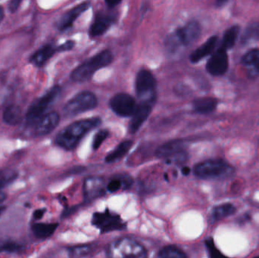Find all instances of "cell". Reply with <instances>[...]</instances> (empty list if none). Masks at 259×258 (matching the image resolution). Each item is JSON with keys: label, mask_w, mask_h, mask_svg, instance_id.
<instances>
[{"label": "cell", "mask_w": 259, "mask_h": 258, "mask_svg": "<svg viewBox=\"0 0 259 258\" xmlns=\"http://www.w3.org/2000/svg\"><path fill=\"white\" fill-rule=\"evenodd\" d=\"M102 124L101 118H91L75 121L62 129L56 137V145L64 149L73 150L90 132Z\"/></svg>", "instance_id": "6da1fadb"}, {"label": "cell", "mask_w": 259, "mask_h": 258, "mask_svg": "<svg viewBox=\"0 0 259 258\" xmlns=\"http://www.w3.org/2000/svg\"><path fill=\"white\" fill-rule=\"evenodd\" d=\"M113 59L114 56L110 50H103L76 68L71 72V80L75 82L88 81L97 71L110 65Z\"/></svg>", "instance_id": "7a4b0ae2"}, {"label": "cell", "mask_w": 259, "mask_h": 258, "mask_svg": "<svg viewBox=\"0 0 259 258\" xmlns=\"http://www.w3.org/2000/svg\"><path fill=\"white\" fill-rule=\"evenodd\" d=\"M200 35L201 27L199 23L196 21H190L167 36L165 40L166 48L170 53H174L180 46L192 45L199 39Z\"/></svg>", "instance_id": "3957f363"}, {"label": "cell", "mask_w": 259, "mask_h": 258, "mask_svg": "<svg viewBox=\"0 0 259 258\" xmlns=\"http://www.w3.org/2000/svg\"><path fill=\"white\" fill-rule=\"evenodd\" d=\"M195 175L203 180H219L231 177L234 169L231 165L220 159L207 160L197 164L193 169Z\"/></svg>", "instance_id": "277c9868"}, {"label": "cell", "mask_w": 259, "mask_h": 258, "mask_svg": "<svg viewBox=\"0 0 259 258\" xmlns=\"http://www.w3.org/2000/svg\"><path fill=\"white\" fill-rule=\"evenodd\" d=\"M108 258H148L147 251L143 245L130 238L116 239L109 244Z\"/></svg>", "instance_id": "5b68a950"}, {"label": "cell", "mask_w": 259, "mask_h": 258, "mask_svg": "<svg viewBox=\"0 0 259 258\" xmlns=\"http://www.w3.org/2000/svg\"><path fill=\"white\" fill-rule=\"evenodd\" d=\"M60 93L61 88L59 86H55L42 97L36 99L29 107L26 114L27 124L34 125L42 116L46 115L47 111L56 101Z\"/></svg>", "instance_id": "8992f818"}, {"label": "cell", "mask_w": 259, "mask_h": 258, "mask_svg": "<svg viewBox=\"0 0 259 258\" xmlns=\"http://www.w3.org/2000/svg\"><path fill=\"white\" fill-rule=\"evenodd\" d=\"M98 106V99L95 94L90 91H83L74 95L63 108L65 115L77 116L80 114L94 110Z\"/></svg>", "instance_id": "52a82bcc"}, {"label": "cell", "mask_w": 259, "mask_h": 258, "mask_svg": "<svg viewBox=\"0 0 259 258\" xmlns=\"http://www.w3.org/2000/svg\"><path fill=\"white\" fill-rule=\"evenodd\" d=\"M156 81L151 71L141 69L137 73L135 80L136 93L141 102L154 105Z\"/></svg>", "instance_id": "ba28073f"}, {"label": "cell", "mask_w": 259, "mask_h": 258, "mask_svg": "<svg viewBox=\"0 0 259 258\" xmlns=\"http://www.w3.org/2000/svg\"><path fill=\"white\" fill-rule=\"evenodd\" d=\"M155 156L158 159H166L167 163H171L173 160L177 163H183L187 159L184 142L180 139L169 141L163 144L157 148Z\"/></svg>", "instance_id": "9c48e42d"}, {"label": "cell", "mask_w": 259, "mask_h": 258, "mask_svg": "<svg viewBox=\"0 0 259 258\" xmlns=\"http://www.w3.org/2000/svg\"><path fill=\"white\" fill-rule=\"evenodd\" d=\"M111 110L119 117L130 118L132 117L137 109L135 98L129 94H116L109 101Z\"/></svg>", "instance_id": "30bf717a"}, {"label": "cell", "mask_w": 259, "mask_h": 258, "mask_svg": "<svg viewBox=\"0 0 259 258\" xmlns=\"http://www.w3.org/2000/svg\"><path fill=\"white\" fill-rule=\"evenodd\" d=\"M93 224L98 227L102 233L122 230L124 224L118 215L110 213L109 211L103 213L94 214L93 217Z\"/></svg>", "instance_id": "8fae6325"}, {"label": "cell", "mask_w": 259, "mask_h": 258, "mask_svg": "<svg viewBox=\"0 0 259 258\" xmlns=\"http://www.w3.org/2000/svg\"><path fill=\"white\" fill-rule=\"evenodd\" d=\"M116 15L112 12H98L90 28V36L98 37L104 34L116 22Z\"/></svg>", "instance_id": "7c38bea8"}, {"label": "cell", "mask_w": 259, "mask_h": 258, "mask_svg": "<svg viewBox=\"0 0 259 258\" xmlns=\"http://www.w3.org/2000/svg\"><path fill=\"white\" fill-rule=\"evenodd\" d=\"M229 66V61L227 51L219 47L217 51L213 53L206 64V70L213 76L224 75Z\"/></svg>", "instance_id": "4fadbf2b"}, {"label": "cell", "mask_w": 259, "mask_h": 258, "mask_svg": "<svg viewBox=\"0 0 259 258\" xmlns=\"http://www.w3.org/2000/svg\"><path fill=\"white\" fill-rule=\"evenodd\" d=\"M107 190L104 180L98 177H88L83 183V193L88 201L103 196Z\"/></svg>", "instance_id": "5bb4252c"}, {"label": "cell", "mask_w": 259, "mask_h": 258, "mask_svg": "<svg viewBox=\"0 0 259 258\" xmlns=\"http://www.w3.org/2000/svg\"><path fill=\"white\" fill-rule=\"evenodd\" d=\"M91 6L89 2H84L77 5L75 7L72 8L69 11L64 14L57 23V27L60 31H65L72 27L74 21L83 13L86 12Z\"/></svg>", "instance_id": "9a60e30c"}, {"label": "cell", "mask_w": 259, "mask_h": 258, "mask_svg": "<svg viewBox=\"0 0 259 258\" xmlns=\"http://www.w3.org/2000/svg\"><path fill=\"white\" fill-rule=\"evenodd\" d=\"M60 116L56 112H50L42 116L34 124V133L36 136H46L50 134L59 125Z\"/></svg>", "instance_id": "2e32d148"}, {"label": "cell", "mask_w": 259, "mask_h": 258, "mask_svg": "<svg viewBox=\"0 0 259 258\" xmlns=\"http://www.w3.org/2000/svg\"><path fill=\"white\" fill-rule=\"evenodd\" d=\"M152 106L153 105L146 102H140V105H137L129 123L128 130L131 134L137 133L146 122L152 112Z\"/></svg>", "instance_id": "e0dca14e"}, {"label": "cell", "mask_w": 259, "mask_h": 258, "mask_svg": "<svg viewBox=\"0 0 259 258\" xmlns=\"http://www.w3.org/2000/svg\"><path fill=\"white\" fill-rule=\"evenodd\" d=\"M241 62L249 77L256 78L259 75V48L248 51L242 58Z\"/></svg>", "instance_id": "ac0fdd59"}, {"label": "cell", "mask_w": 259, "mask_h": 258, "mask_svg": "<svg viewBox=\"0 0 259 258\" xmlns=\"http://www.w3.org/2000/svg\"><path fill=\"white\" fill-rule=\"evenodd\" d=\"M219 38L217 36H212L207 39L202 45L198 47L196 50L190 55V60L192 63L196 64L200 62L202 59H205L207 56L211 55L214 51L217 45Z\"/></svg>", "instance_id": "d6986e66"}, {"label": "cell", "mask_w": 259, "mask_h": 258, "mask_svg": "<svg viewBox=\"0 0 259 258\" xmlns=\"http://www.w3.org/2000/svg\"><path fill=\"white\" fill-rule=\"evenodd\" d=\"M56 51V47L53 46L52 44H47L32 55L30 58V62L36 67L44 66Z\"/></svg>", "instance_id": "ffe728a7"}, {"label": "cell", "mask_w": 259, "mask_h": 258, "mask_svg": "<svg viewBox=\"0 0 259 258\" xmlns=\"http://www.w3.org/2000/svg\"><path fill=\"white\" fill-rule=\"evenodd\" d=\"M218 101L211 97L196 98L193 101V106L195 112L201 115H208L215 111Z\"/></svg>", "instance_id": "44dd1931"}, {"label": "cell", "mask_w": 259, "mask_h": 258, "mask_svg": "<svg viewBox=\"0 0 259 258\" xmlns=\"http://www.w3.org/2000/svg\"><path fill=\"white\" fill-rule=\"evenodd\" d=\"M133 145H134L133 141H123L115 149L112 150L107 154L105 161L107 163H114V162H118L127 154L130 149L132 148Z\"/></svg>", "instance_id": "7402d4cb"}, {"label": "cell", "mask_w": 259, "mask_h": 258, "mask_svg": "<svg viewBox=\"0 0 259 258\" xmlns=\"http://www.w3.org/2000/svg\"><path fill=\"white\" fill-rule=\"evenodd\" d=\"M22 112L21 108L17 105H9L3 112V121L10 126H15L21 122Z\"/></svg>", "instance_id": "603a6c76"}, {"label": "cell", "mask_w": 259, "mask_h": 258, "mask_svg": "<svg viewBox=\"0 0 259 258\" xmlns=\"http://www.w3.org/2000/svg\"><path fill=\"white\" fill-rule=\"evenodd\" d=\"M59 224H35L32 226L31 230L34 236L37 239H46L50 237L57 230Z\"/></svg>", "instance_id": "cb8c5ba5"}, {"label": "cell", "mask_w": 259, "mask_h": 258, "mask_svg": "<svg viewBox=\"0 0 259 258\" xmlns=\"http://www.w3.org/2000/svg\"><path fill=\"white\" fill-rule=\"evenodd\" d=\"M240 30V26L238 25H234L228 28L224 34L223 39L220 45L221 48L226 51L231 49L235 45Z\"/></svg>", "instance_id": "d4e9b609"}, {"label": "cell", "mask_w": 259, "mask_h": 258, "mask_svg": "<svg viewBox=\"0 0 259 258\" xmlns=\"http://www.w3.org/2000/svg\"><path fill=\"white\" fill-rule=\"evenodd\" d=\"M236 212V208L232 204L227 203V204H222L220 205L216 206L213 209L211 213V218L213 221H219L231 215H234Z\"/></svg>", "instance_id": "484cf974"}, {"label": "cell", "mask_w": 259, "mask_h": 258, "mask_svg": "<svg viewBox=\"0 0 259 258\" xmlns=\"http://www.w3.org/2000/svg\"><path fill=\"white\" fill-rule=\"evenodd\" d=\"M259 40V22L249 24L242 34L241 43L243 45Z\"/></svg>", "instance_id": "4316f807"}, {"label": "cell", "mask_w": 259, "mask_h": 258, "mask_svg": "<svg viewBox=\"0 0 259 258\" xmlns=\"http://www.w3.org/2000/svg\"><path fill=\"white\" fill-rule=\"evenodd\" d=\"M158 258H188L185 253L178 247L168 245L160 251Z\"/></svg>", "instance_id": "83f0119b"}, {"label": "cell", "mask_w": 259, "mask_h": 258, "mask_svg": "<svg viewBox=\"0 0 259 258\" xmlns=\"http://www.w3.org/2000/svg\"><path fill=\"white\" fill-rule=\"evenodd\" d=\"M24 249V247L21 244L9 239L0 240V253H18L21 252Z\"/></svg>", "instance_id": "f1b7e54d"}, {"label": "cell", "mask_w": 259, "mask_h": 258, "mask_svg": "<svg viewBox=\"0 0 259 258\" xmlns=\"http://www.w3.org/2000/svg\"><path fill=\"white\" fill-rule=\"evenodd\" d=\"M18 177L15 171H0V191L14 181Z\"/></svg>", "instance_id": "f546056e"}, {"label": "cell", "mask_w": 259, "mask_h": 258, "mask_svg": "<svg viewBox=\"0 0 259 258\" xmlns=\"http://www.w3.org/2000/svg\"><path fill=\"white\" fill-rule=\"evenodd\" d=\"M91 251V247L89 245L73 247L68 250L70 257L72 258H81L88 255Z\"/></svg>", "instance_id": "4dcf8cb0"}, {"label": "cell", "mask_w": 259, "mask_h": 258, "mask_svg": "<svg viewBox=\"0 0 259 258\" xmlns=\"http://www.w3.org/2000/svg\"><path fill=\"white\" fill-rule=\"evenodd\" d=\"M109 136V130H105V129L99 130V131L96 133V135L94 137V140H93L92 147L93 148H94V150H95L96 151V150L100 148L102 144H103V142L107 139L108 136Z\"/></svg>", "instance_id": "1f68e13d"}, {"label": "cell", "mask_w": 259, "mask_h": 258, "mask_svg": "<svg viewBox=\"0 0 259 258\" xmlns=\"http://www.w3.org/2000/svg\"><path fill=\"white\" fill-rule=\"evenodd\" d=\"M205 245H206L207 249L208 251L210 258H229L222 254L217 247L215 246L214 240L212 238H209L205 241Z\"/></svg>", "instance_id": "d6a6232c"}, {"label": "cell", "mask_w": 259, "mask_h": 258, "mask_svg": "<svg viewBox=\"0 0 259 258\" xmlns=\"http://www.w3.org/2000/svg\"><path fill=\"white\" fill-rule=\"evenodd\" d=\"M106 189L110 192H115L119 189H123L122 181H121L119 175L116 176L115 178L109 182V184L106 186Z\"/></svg>", "instance_id": "836d02e7"}, {"label": "cell", "mask_w": 259, "mask_h": 258, "mask_svg": "<svg viewBox=\"0 0 259 258\" xmlns=\"http://www.w3.org/2000/svg\"><path fill=\"white\" fill-rule=\"evenodd\" d=\"M75 45V42L73 40H68L64 42L63 44H61L59 46L56 47L57 48V53H62V51H69L72 49Z\"/></svg>", "instance_id": "e575fe53"}, {"label": "cell", "mask_w": 259, "mask_h": 258, "mask_svg": "<svg viewBox=\"0 0 259 258\" xmlns=\"http://www.w3.org/2000/svg\"><path fill=\"white\" fill-rule=\"evenodd\" d=\"M21 3L22 2L18 1V0H13V1L9 2V10L10 11L11 13H15L18 10Z\"/></svg>", "instance_id": "d590c367"}, {"label": "cell", "mask_w": 259, "mask_h": 258, "mask_svg": "<svg viewBox=\"0 0 259 258\" xmlns=\"http://www.w3.org/2000/svg\"><path fill=\"white\" fill-rule=\"evenodd\" d=\"M45 212L46 209H38V210L35 211L33 214V219L36 220V221L42 219Z\"/></svg>", "instance_id": "8d00e7d4"}, {"label": "cell", "mask_w": 259, "mask_h": 258, "mask_svg": "<svg viewBox=\"0 0 259 258\" xmlns=\"http://www.w3.org/2000/svg\"><path fill=\"white\" fill-rule=\"evenodd\" d=\"M106 5H107L108 7L110 8V9H113V8L116 7L118 6L120 3H121V1H106Z\"/></svg>", "instance_id": "74e56055"}, {"label": "cell", "mask_w": 259, "mask_h": 258, "mask_svg": "<svg viewBox=\"0 0 259 258\" xmlns=\"http://www.w3.org/2000/svg\"><path fill=\"white\" fill-rule=\"evenodd\" d=\"M190 168H187V167H184L182 169V174L184 175L187 176L190 174Z\"/></svg>", "instance_id": "f35d334b"}, {"label": "cell", "mask_w": 259, "mask_h": 258, "mask_svg": "<svg viewBox=\"0 0 259 258\" xmlns=\"http://www.w3.org/2000/svg\"><path fill=\"white\" fill-rule=\"evenodd\" d=\"M4 10H3V8L0 6V24H1L2 21H3V18H4Z\"/></svg>", "instance_id": "ab89813d"}, {"label": "cell", "mask_w": 259, "mask_h": 258, "mask_svg": "<svg viewBox=\"0 0 259 258\" xmlns=\"http://www.w3.org/2000/svg\"><path fill=\"white\" fill-rule=\"evenodd\" d=\"M227 3H228V1H218L216 4H217V6H222Z\"/></svg>", "instance_id": "60d3db41"}, {"label": "cell", "mask_w": 259, "mask_h": 258, "mask_svg": "<svg viewBox=\"0 0 259 258\" xmlns=\"http://www.w3.org/2000/svg\"><path fill=\"white\" fill-rule=\"evenodd\" d=\"M6 198V195L4 194L0 193V203L3 202Z\"/></svg>", "instance_id": "b9f144b4"}, {"label": "cell", "mask_w": 259, "mask_h": 258, "mask_svg": "<svg viewBox=\"0 0 259 258\" xmlns=\"http://www.w3.org/2000/svg\"><path fill=\"white\" fill-rule=\"evenodd\" d=\"M5 209H6V208H5L4 206H2V207H0V216H1L3 212H4Z\"/></svg>", "instance_id": "7bdbcfd3"}, {"label": "cell", "mask_w": 259, "mask_h": 258, "mask_svg": "<svg viewBox=\"0 0 259 258\" xmlns=\"http://www.w3.org/2000/svg\"><path fill=\"white\" fill-rule=\"evenodd\" d=\"M253 258H259V256H257V257H253Z\"/></svg>", "instance_id": "ee69618b"}]
</instances>
